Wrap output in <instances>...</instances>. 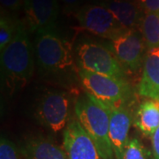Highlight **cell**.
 <instances>
[{
	"label": "cell",
	"mask_w": 159,
	"mask_h": 159,
	"mask_svg": "<svg viewBox=\"0 0 159 159\" xmlns=\"http://www.w3.org/2000/svg\"><path fill=\"white\" fill-rule=\"evenodd\" d=\"M20 149L10 140L2 136L0 140V159H22Z\"/></svg>",
	"instance_id": "cell-19"
},
{
	"label": "cell",
	"mask_w": 159,
	"mask_h": 159,
	"mask_svg": "<svg viewBox=\"0 0 159 159\" xmlns=\"http://www.w3.org/2000/svg\"><path fill=\"white\" fill-rule=\"evenodd\" d=\"M97 4L106 7L126 29H140L144 11L138 0H99Z\"/></svg>",
	"instance_id": "cell-12"
},
{
	"label": "cell",
	"mask_w": 159,
	"mask_h": 159,
	"mask_svg": "<svg viewBox=\"0 0 159 159\" xmlns=\"http://www.w3.org/2000/svg\"><path fill=\"white\" fill-rule=\"evenodd\" d=\"M140 31L148 49L159 48V12H144Z\"/></svg>",
	"instance_id": "cell-16"
},
{
	"label": "cell",
	"mask_w": 159,
	"mask_h": 159,
	"mask_svg": "<svg viewBox=\"0 0 159 159\" xmlns=\"http://www.w3.org/2000/svg\"><path fill=\"white\" fill-rule=\"evenodd\" d=\"M76 119L96 142L104 159H115L109 137L110 115L104 104L86 92L74 103Z\"/></svg>",
	"instance_id": "cell-3"
},
{
	"label": "cell",
	"mask_w": 159,
	"mask_h": 159,
	"mask_svg": "<svg viewBox=\"0 0 159 159\" xmlns=\"http://www.w3.org/2000/svg\"><path fill=\"white\" fill-rule=\"evenodd\" d=\"M104 106L110 115L109 137L115 159H122L125 146L129 141L128 134L133 121L132 114L125 106L112 107L106 104Z\"/></svg>",
	"instance_id": "cell-11"
},
{
	"label": "cell",
	"mask_w": 159,
	"mask_h": 159,
	"mask_svg": "<svg viewBox=\"0 0 159 159\" xmlns=\"http://www.w3.org/2000/svg\"><path fill=\"white\" fill-rule=\"evenodd\" d=\"M146 43L140 29H129L111 41V49L125 69L135 73L144 62Z\"/></svg>",
	"instance_id": "cell-8"
},
{
	"label": "cell",
	"mask_w": 159,
	"mask_h": 159,
	"mask_svg": "<svg viewBox=\"0 0 159 159\" xmlns=\"http://www.w3.org/2000/svg\"><path fill=\"white\" fill-rule=\"evenodd\" d=\"M122 159H150V154L137 138L129 139Z\"/></svg>",
	"instance_id": "cell-18"
},
{
	"label": "cell",
	"mask_w": 159,
	"mask_h": 159,
	"mask_svg": "<svg viewBox=\"0 0 159 159\" xmlns=\"http://www.w3.org/2000/svg\"><path fill=\"white\" fill-rule=\"evenodd\" d=\"M35 62L45 75H60L74 68V51L66 39L55 29L40 30L34 42Z\"/></svg>",
	"instance_id": "cell-2"
},
{
	"label": "cell",
	"mask_w": 159,
	"mask_h": 159,
	"mask_svg": "<svg viewBox=\"0 0 159 159\" xmlns=\"http://www.w3.org/2000/svg\"><path fill=\"white\" fill-rule=\"evenodd\" d=\"M20 20L1 11L0 17V51H3L14 38Z\"/></svg>",
	"instance_id": "cell-17"
},
{
	"label": "cell",
	"mask_w": 159,
	"mask_h": 159,
	"mask_svg": "<svg viewBox=\"0 0 159 159\" xmlns=\"http://www.w3.org/2000/svg\"><path fill=\"white\" fill-rule=\"evenodd\" d=\"M0 60L2 80L11 90L23 88L31 80L35 56L26 23L20 21L14 38L1 51Z\"/></svg>",
	"instance_id": "cell-1"
},
{
	"label": "cell",
	"mask_w": 159,
	"mask_h": 159,
	"mask_svg": "<svg viewBox=\"0 0 159 159\" xmlns=\"http://www.w3.org/2000/svg\"><path fill=\"white\" fill-rule=\"evenodd\" d=\"M63 148L68 159H104L78 119H71L63 133Z\"/></svg>",
	"instance_id": "cell-9"
},
{
	"label": "cell",
	"mask_w": 159,
	"mask_h": 159,
	"mask_svg": "<svg viewBox=\"0 0 159 159\" xmlns=\"http://www.w3.org/2000/svg\"><path fill=\"white\" fill-rule=\"evenodd\" d=\"M29 32L55 29L59 14V0H29L24 6Z\"/></svg>",
	"instance_id": "cell-10"
},
{
	"label": "cell",
	"mask_w": 159,
	"mask_h": 159,
	"mask_svg": "<svg viewBox=\"0 0 159 159\" xmlns=\"http://www.w3.org/2000/svg\"><path fill=\"white\" fill-rule=\"evenodd\" d=\"M138 92L142 97L159 102V48L146 51Z\"/></svg>",
	"instance_id": "cell-13"
},
{
	"label": "cell",
	"mask_w": 159,
	"mask_h": 159,
	"mask_svg": "<svg viewBox=\"0 0 159 159\" xmlns=\"http://www.w3.org/2000/svg\"><path fill=\"white\" fill-rule=\"evenodd\" d=\"M80 27L90 34L104 39H117L129 29L124 28L113 14L98 4L82 6L74 14Z\"/></svg>",
	"instance_id": "cell-7"
},
{
	"label": "cell",
	"mask_w": 159,
	"mask_h": 159,
	"mask_svg": "<svg viewBox=\"0 0 159 159\" xmlns=\"http://www.w3.org/2000/svg\"><path fill=\"white\" fill-rule=\"evenodd\" d=\"M75 57L79 69L125 79V69L109 46L93 40H81L75 47Z\"/></svg>",
	"instance_id": "cell-4"
},
{
	"label": "cell",
	"mask_w": 159,
	"mask_h": 159,
	"mask_svg": "<svg viewBox=\"0 0 159 159\" xmlns=\"http://www.w3.org/2000/svg\"><path fill=\"white\" fill-rule=\"evenodd\" d=\"M0 2L2 11L5 10V12L17 11L23 6V0H0Z\"/></svg>",
	"instance_id": "cell-20"
},
{
	"label": "cell",
	"mask_w": 159,
	"mask_h": 159,
	"mask_svg": "<svg viewBox=\"0 0 159 159\" xmlns=\"http://www.w3.org/2000/svg\"><path fill=\"white\" fill-rule=\"evenodd\" d=\"M144 12H159V0H138Z\"/></svg>",
	"instance_id": "cell-21"
},
{
	"label": "cell",
	"mask_w": 159,
	"mask_h": 159,
	"mask_svg": "<svg viewBox=\"0 0 159 159\" xmlns=\"http://www.w3.org/2000/svg\"><path fill=\"white\" fill-rule=\"evenodd\" d=\"M28 1H29V0H23V6H24V5H25V4H26Z\"/></svg>",
	"instance_id": "cell-24"
},
{
	"label": "cell",
	"mask_w": 159,
	"mask_h": 159,
	"mask_svg": "<svg viewBox=\"0 0 159 159\" xmlns=\"http://www.w3.org/2000/svg\"><path fill=\"white\" fill-rule=\"evenodd\" d=\"M20 151L25 159H68L64 148L42 136L28 139Z\"/></svg>",
	"instance_id": "cell-14"
},
{
	"label": "cell",
	"mask_w": 159,
	"mask_h": 159,
	"mask_svg": "<svg viewBox=\"0 0 159 159\" xmlns=\"http://www.w3.org/2000/svg\"><path fill=\"white\" fill-rule=\"evenodd\" d=\"M134 123L146 136H151L159 126V102L153 99L144 101L137 109Z\"/></svg>",
	"instance_id": "cell-15"
},
{
	"label": "cell",
	"mask_w": 159,
	"mask_h": 159,
	"mask_svg": "<svg viewBox=\"0 0 159 159\" xmlns=\"http://www.w3.org/2000/svg\"><path fill=\"white\" fill-rule=\"evenodd\" d=\"M72 111V98L67 92L51 89L43 94L34 109V116L42 125L53 133L67 126Z\"/></svg>",
	"instance_id": "cell-6"
},
{
	"label": "cell",
	"mask_w": 159,
	"mask_h": 159,
	"mask_svg": "<svg viewBox=\"0 0 159 159\" xmlns=\"http://www.w3.org/2000/svg\"><path fill=\"white\" fill-rule=\"evenodd\" d=\"M78 74L87 92L106 105L125 106L132 95L131 87L125 79L102 75L83 69H79Z\"/></svg>",
	"instance_id": "cell-5"
},
{
	"label": "cell",
	"mask_w": 159,
	"mask_h": 159,
	"mask_svg": "<svg viewBox=\"0 0 159 159\" xmlns=\"http://www.w3.org/2000/svg\"><path fill=\"white\" fill-rule=\"evenodd\" d=\"M151 146H152L153 158L159 159V126L151 135Z\"/></svg>",
	"instance_id": "cell-23"
},
{
	"label": "cell",
	"mask_w": 159,
	"mask_h": 159,
	"mask_svg": "<svg viewBox=\"0 0 159 159\" xmlns=\"http://www.w3.org/2000/svg\"><path fill=\"white\" fill-rule=\"evenodd\" d=\"M62 4L63 8L67 13L75 14L81 7V0H59Z\"/></svg>",
	"instance_id": "cell-22"
}]
</instances>
